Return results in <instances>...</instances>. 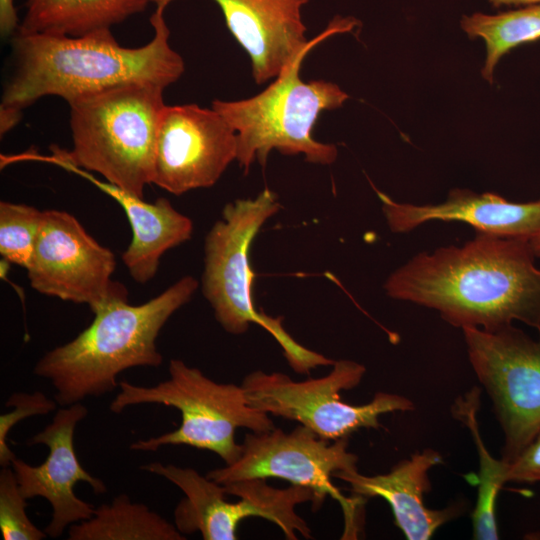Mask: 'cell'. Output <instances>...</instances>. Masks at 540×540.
Here are the masks:
<instances>
[{"label": "cell", "instance_id": "cb8c5ba5", "mask_svg": "<svg viewBox=\"0 0 540 540\" xmlns=\"http://www.w3.org/2000/svg\"><path fill=\"white\" fill-rule=\"evenodd\" d=\"M56 400L49 399L41 391L34 393H13L5 405L14 409L0 416V464L2 467L11 466L16 458L7 445V436L14 425L27 417L45 415L56 408Z\"/></svg>", "mask_w": 540, "mask_h": 540}, {"label": "cell", "instance_id": "4316f807", "mask_svg": "<svg viewBox=\"0 0 540 540\" xmlns=\"http://www.w3.org/2000/svg\"><path fill=\"white\" fill-rule=\"evenodd\" d=\"M490 2L498 7L500 5H535L540 4V0H490Z\"/></svg>", "mask_w": 540, "mask_h": 540}, {"label": "cell", "instance_id": "d6986e66", "mask_svg": "<svg viewBox=\"0 0 540 540\" xmlns=\"http://www.w3.org/2000/svg\"><path fill=\"white\" fill-rule=\"evenodd\" d=\"M69 540H184L166 519L120 494L95 508L93 515L69 526Z\"/></svg>", "mask_w": 540, "mask_h": 540}, {"label": "cell", "instance_id": "ffe728a7", "mask_svg": "<svg viewBox=\"0 0 540 540\" xmlns=\"http://www.w3.org/2000/svg\"><path fill=\"white\" fill-rule=\"evenodd\" d=\"M481 389L474 386L454 401L452 415L462 422L472 435L479 458L478 493L472 513L473 538L497 540L498 525L496 501L506 481L508 462L494 458L481 438L477 413L480 408Z\"/></svg>", "mask_w": 540, "mask_h": 540}, {"label": "cell", "instance_id": "44dd1931", "mask_svg": "<svg viewBox=\"0 0 540 540\" xmlns=\"http://www.w3.org/2000/svg\"><path fill=\"white\" fill-rule=\"evenodd\" d=\"M461 26L469 37H481L485 41L482 75L492 81L494 68L503 55L516 46L540 39V4L496 15L464 16Z\"/></svg>", "mask_w": 540, "mask_h": 540}, {"label": "cell", "instance_id": "5b68a950", "mask_svg": "<svg viewBox=\"0 0 540 540\" xmlns=\"http://www.w3.org/2000/svg\"><path fill=\"white\" fill-rule=\"evenodd\" d=\"M356 24L350 18L332 20L259 94L241 100L212 101L211 107L236 133V160L245 173L255 160L265 166L272 150L285 155L303 154L306 161L320 165L336 160V146L315 140L312 131L323 111L340 108L349 95L333 82L303 81L300 70L312 48L329 36L350 31Z\"/></svg>", "mask_w": 540, "mask_h": 540}, {"label": "cell", "instance_id": "2e32d148", "mask_svg": "<svg viewBox=\"0 0 540 540\" xmlns=\"http://www.w3.org/2000/svg\"><path fill=\"white\" fill-rule=\"evenodd\" d=\"M440 463L441 454L427 448L400 461L386 474L366 476L354 469L336 472L334 477L348 483L357 497L385 499L396 526L407 539L427 540L446 522L458 517L463 507L462 504L440 510L426 507L424 495L431 490L428 471Z\"/></svg>", "mask_w": 540, "mask_h": 540}, {"label": "cell", "instance_id": "ba28073f", "mask_svg": "<svg viewBox=\"0 0 540 540\" xmlns=\"http://www.w3.org/2000/svg\"><path fill=\"white\" fill-rule=\"evenodd\" d=\"M364 365L348 359L337 360L331 371L320 378L294 381L288 375L256 370L241 383L252 407L269 415L294 420L329 441L347 438L361 428L380 427L379 417L395 411H409L408 398L377 392L363 405H352L341 392L356 387L362 380Z\"/></svg>", "mask_w": 540, "mask_h": 540}, {"label": "cell", "instance_id": "9c48e42d", "mask_svg": "<svg viewBox=\"0 0 540 540\" xmlns=\"http://www.w3.org/2000/svg\"><path fill=\"white\" fill-rule=\"evenodd\" d=\"M471 366L489 395L510 463L540 431V327L535 340L512 324L462 328Z\"/></svg>", "mask_w": 540, "mask_h": 540}, {"label": "cell", "instance_id": "277c9868", "mask_svg": "<svg viewBox=\"0 0 540 540\" xmlns=\"http://www.w3.org/2000/svg\"><path fill=\"white\" fill-rule=\"evenodd\" d=\"M164 89L132 82L69 103L72 149L52 146L51 156L37 157L96 172L143 198L145 187L152 184Z\"/></svg>", "mask_w": 540, "mask_h": 540}, {"label": "cell", "instance_id": "3957f363", "mask_svg": "<svg viewBox=\"0 0 540 540\" xmlns=\"http://www.w3.org/2000/svg\"><path fill=\"white\" fill-rule=\"evenodd\" d=\"M197 288L198 281L185 276L143 304L130 305L128 299L106 303L73 340L38 360L35 375L50 381L60 406L112 392L122 371L161 365L159 332Z\"/></svg>", "mask_w": 540, "mask_h": 540}, {"label": "cell", "instance_id": "30bf717a", "mask_svg": "<svg viewBox=\"0 0 540 540\" xmlns=\"http://www.w3.org/2000/svg\"><path fill=\"white\" fill-rule=\"evenodd\" d=\"M347 447V438L330 443L303 425L290 432L274 428L262 433H246L237 461L211 470L206 476L219 484L254 478L283 479L311 489L314 509L330 495L341 503L346 530L352 533L355 532L356 508L363 498L344 497L331 481L336 472L357 469L358 457Z\"/></svg>", "mask_w": 540, "mask_h": 540}, {"label": "cell", "instance_id": "e0dca14e", "mask_svg": "<svg viewBox=\"0 0 540 540\" xmlns=\"http://www.w3.org/2000/svg\"><path fill=\"white\" fill-rule=\"evenodd\" d=\"M61 167L86 178L123 208L132 239L122 254V261L136 282L150 281L158 270L161 256L191 238V219L178 212L166 198L148 203L107 181L96 179L86 170L69 164Z\"/></svg>", "mask_w": 540, "mask_h": 540}, {"label": "cell", "instance_id": "6da1fadb", "mask_svg": "<svg viewBox=\"0 0 540 540\" xmlns=\"http://www.w3.org/2000/svg\"><path fill=\"white\" fill-rule=\"evenodd\" d=\"M529 238L476 231L461 246L414 255L384 283L386 294L439 312L457 328L540 327V269Z\"/></svg>", "mask_w": 540, "mask_h": 540}, {"label": "cell", "instance_id": "d4e9b609", "mask_svg": "<svg viewBox=\"0 0 540 540\" xmlns=\"http://www.w3.org/2000/svg\"><path fill=\"white\" fill-rule=\"evenodd\" d=\"M507 482H540V431L524 450L508 464Z\"/></svg>", "mask_w": 540, "mask_h": 540}, {"label": "cell", "instance_id": "7402d4cb", "mask_svg": "<svg viewBox=\"0 0 540 540\" xmlns=\"http://www.w3.org/2000/svg\"><path fill=\"white\" fill-rule=\"evenodd\" d=\"M42 212L25 204L0 202V253L6 262L27 267L38 236Z\"/></svg>", "mask_w": 540, "mask_h": 540}, {"label": "cell", "instance_id": "7a4b0ae2", "mask_svg": "<svg viewBox=\"0 0 540 540\" xmlns=\"http://www.w3.org/2000/svg\"><path fill=\"white\" fill-rule=\"evenodd\" d=\"M166 7L150 17L152 39L140 47H124L111 29L82 36L23 33L11 38L13 71L5 82L0 112L21 119L22 111L45 96L68 104L103 90L150 82L164 88L183 74L184 60L169 44Z\"/></svg>", "mask_w": 540, "mask_h": 540}, {"label": "cell", "instance_id": "52a82bcc", "mask_svg": "<svg viewBox=\"0 0 540 540\" xmlns=\"http://www.w3.org/2000/svg\"><path fill=\"white\" fill-rule=\"evenodd\" d=\"M168 370L169 378L155 386L119 382L120 390L109 406L112 412L120 413L139 404H161L181 413L178 429L138 440L131 444L132 450L156 451L165 445H187L211 451L225 465H231L241 455V444L235 440L237 428L254 433L275 428L269 414L249 405L241 385L215 382L180 359H171Z\"/></svg>", "mask_w": 540, "mask_h": 540}, {"label": "cell", "instance_id": "603a6c76", "mask_svg": "<svg viewBox=\"0 0 540 540\" xmlns=\"http://www.w3.org/2000/svg\"><path fill=\"white\" fill-rule=\"evenodd\" d=\"M26 500L13 468L3 467L0 471V531L4 540H42L47 537L46 532L29 519Z\"/></svg>", "mask_w": 540, "mask_h": 540}, {"label": "cell", "instance_id": "4fadbf2b", "mask_svg": "<svg viewBox=\"0 0 540 540\" xmlns=\"http://www.w3.org/2000/svg\"><path fill=\"white\" fill-rule=\"evenodd\" d=\"M87 413L80 402L59 408L51 423L27 441V445H46V460L32 466L16 457L11 464L22 495L26 499L42 497L51 505L52 517L44 531L52 538L60 537L68 526L94 513L90 503L76 496L74 487L78 482L88 483L96 494L107 491L101 479L82 467L74 449L75 428Z\"/></svg>", "mask_w": 540, "mask_h": 540}, {"label": "cell", "instance_id": "ac0fdd59", "mask_svg": "<svg viewBox=\"0 0 540 540\" xmlns=\"http://www.w3.org/2000/svg\"><path fill=\"white\" fill-rule=\"evenodd\" d=\"M151 0H25L17 31L82 36L111 29L143 12Z\"/></svg>", "mask_w": 540, "mask_h": 540}, {"label": "cell", "instance_id": "8992f818", "mask_svg": "<svg viewBox=\"0 0 540 540\" xmlns=\"http://www.w3.org/2000/svg\"><path fill=\"white\" fill-rule=\"evenodd\" d=\"M281 208L277 195L264 189L253 199H237L227 204L205 238L202 291L216 320L227 332L240 335L250 323L268 331L279 343L291 368L307 374L335 360L312 351L293 339L283 328L282 319L255 308L254 272L249 249L263 224Z\"/></svg>", "mask_w": 540, "mask_h": 540}, {"label": "cell", "instance_id": "484cf974", "mask_svg": "<svg viewBox=\"0 0 540 540\" xmlns=\"http://www.w3.org/2000/svg\"><path fill=\"white\" fill-rule=\"evenodd\" d=\"M20 25L14 0H0V32L3 37L13 36Z\"/></svg>", "mask_w": 540, "mask_h": 540}, {"label": "cell", "instance_id": "9a60e30c", "mask_svg": "<svg viewBox=\"0 0 540 540\" xmlns=\"http://www.w3.org/2000/svg\"><path fill=\"white\" fill-rule=\"evenodd\" d=\"M389 229L406 233L429 221H459L476 231L530 238L540 231V199L515 203L495 193L453 189L440 204L414 205L393 200L375 189Z\"/></svg>", "mask_w": 540, "mask_h": 540}, {"label": "cell", "instance_id": "8fae6325", "mask_svg": "<svg viewBox=\"0 0 540 540\" xmlns=\"http://www.w3.org/2000/svg\"><path fill=\"white\" fill-rule=\"evenodd\" d=\"M113 252L99 244L70 213L42 212L32 256L26 267L33 289L74 303L94 313L114 300L127 299L124 285L112 280Z\"/></svg>", "mask_w": 540, "mask_h": 540}, {"label": "cell", "instance_id": "5bb4252c", "mask_svg": "<svg viewBox=\"0 0 540 540\" xmlns=\"http://www.w3.org/2000/svg\"><path fill=\"white\" fill-rule=\"evenodd\" d=\"M174 0H151L167 7ZM226 25L251 60L256 84L276 78L311 40L302 9L309 0H214Z\"/></svg>", "mask_w": 540, "mask_h": 540}, {"label": "cell", "instance_id": "83f0119b", "mask_svg": "<svg viewBox=\"0 0 540 540\" xmlns=\"http://www.w3.org/2000/svg\"><path fill=\"white\" fill-rule=\"evenodd\" d=\"M535 257L540 258V231L529 238Z\"/></svg>", "mask_w": 540, "mask_h": 540}, {"label": "cell", "instance_id": "7c38bea8", "mask_svg": "<svg viewBox=\"0 0 540 540\" xmlns=\"http://www.w3.org/2000/svg\"><path fill=\"white\" fill-rule=\"evenodd\" d=\"M236 157V133L215 109L166 105L158 128L152 184L174 195L208 188Z\"/></svg>", "mask_w": 540, "mask_h": 540}]
</instances>
